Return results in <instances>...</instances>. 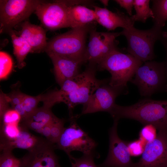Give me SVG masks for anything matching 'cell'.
Masks as SVG:
<instances>
[{
    "instance_id": "1",
    "label": "cell",
    "mask_w": 167,
    "mask_h": 167,
    "mask_svg": "<svg viewBox=\"0 0 167 167\" xmlns=\"http://www.w3.org/2000/svg\"><path fill=\"white\" fill-rule=\"evenodd\" d=\"M109 113L114 119H132L143 125L152 124L159 131H167V100L147 98L128 106L115 104Z\"/></svg>"
},
{
    "instance_id": "2",
    "label": "cell",
    "mask_w": 167,
    "mask_h": 167,
    "mask_svg": "<svg viewBox=\"0 0 167 167\" xmlns=\"http://www.w3.org/2000/svg\"><path fill=\"white\" fill-rule=\"evenodd\" d=\"M143 63L131 54L117 49L105 57L97 66L99 70H106L111 74L110 86L128 90L127 83L133 78L136 70Z\"/></svg>"
},
{
    "instance_id": "3",
    "label": "cell",
    "mask_w": 167,
    "mask_h": 167,
    "mask_svg": "<svg viewBox=\"0 0 167 167\" xmlns=\"http://www.w3.org/2000/svg\"><path fill=\"white\" fill-rule=\"evenodd\" d=\"M92 28L89 25L72 28L56 36L48 42L45 51L83 63L87 36Z\"/></svg>"
},
{
    "instance_id": "4",
    "label": "cell",
    "mask_w": 167,
    "mask_h": 167,
    "mask_svg": "<svg viewBox=\"0 0 167 167\" xmlns=\"http://www.w3.org/2000/svg\"><path fill=\"white\" fill-rule=\"evenodd\" d=\"M167 78L164 62L152 60L143 62L136 70L130 82L136 86L141 96L167 92Z\"/></svg>"
},
{
    "instance_id": "5",
    "label": "cell",
    "mask_w": 167,
    "mask_h": 167,
    "mask_svg": "<svg viewBox=\"0 0 167 167\" xmlns=\"http://www.w3.org/2000/svg\"><path fill=\"white\" fill-rule=\"evenodd\" d=\"M120 33L126 38L128 54L143 62L155 58L154 45L161 38V28L153 25L149 29L141 30L133 26L123 29Z\"/></svg>"
},
{
    "instance_id": "6",
    "label": "cell",
    "mask_w": 167,
    "mask_h": 167,
    "mask_svg": "<svg viewBox=\"0 0 167 167\" xmlns=\"http://www.w3.org/2000/svg\"><path fill=\"white\" fill-rule=\"evenodd\" d=\"M75 116L70 118V124L65 127L58 141L55 145V148L64 151L71 159L73 156L71 152L77 151L84 154L94 153L97 143L83 130L76 123Z\"/></svg>"
},
{
    "instance_id": "7",
    "label": "cell",
    "mask_w": 167,
    "mask_h": 167,
    "mask_svg": "<svg viewBox=\"0 0 167 167\" xmlns=\"http://www.w3.org/2000/svg\"><path fill=\"white\" fill-rule=\"evenodd\" d=\"M43 1L0 0V31L9 32L28 18Z\"/></svg>"
},
{
    "instance_id": "8",
    "label": "cell",
    "mask_w": 167,
    "mask_h": 167,
    "mask_svg": "<svg viewBox=\"0 0 167 167\" xmlns=\"http://www.w3.org/2000/svg\"><path fill=\"white\" fill-rule=\"evenodd\" d=\"M88 43L85 51L84 62L97 65L105 57L118 49L116 38L120 32H100L93 28L89 32Z\"/></svg>"
},
{
    "instance_id": "9",
    "label": "cell",
    "mask_w": 167,
    "mask_h": 167,
    "mask_svg": "<svg viewBox=\"0 0 167 167\" xmlns=\"http://www.w3.org/2000/svg\"><path fill=\"white\" fill-rule=\"evenodd\" d=\"M96 66L89 64L84 71L85 77L78 87L71 92L61 95L62 102L68 106L70 118L74 116L73 111L76 106L85 104L97 88L109 80H100L96 78Z\"/></svg>"
},
{
    "instance_id": "10",
    "label": "cell",
    "mask_w": 167,
    "mask_h": 167,
    "mask_svg": "<svg viewBox=\"0 0 167 167\" xmlns=\"http://www.w3.org/2000/svg\"><path fill=\"white\" fill-rule=\"evenodd\" d=\"M70 6L66 0L42 1L35 12L45 27L50 30H56L68 27V10Z\"/></svg>"
},
{
    "instance_id": "11",
    "label": "cell",
    "mask_w": 167,
    "mask_h": 167,
    "mask_svg": "<svg viewBox=\"0 0 167 167\" xmlns=\"http://www.w3.org/2000/svg\"><path fill=\"white\" fill-rule=\"evenodd\" d=\"M118 120L114 119L112 126L109 130V148L108 156L104 162L97 167H132L128 143L118 136L117 126Z\"/></svg>"
},
{
    "instance_id": "12",
    "label": "cell",
    "mask_w": 167,
    "mask_h": 167,
    "mask_svg": "<svg viewBox=\"0 0 167 167\" xmlns=\"http://www.w3.org/2000/svg\"><path fill=\"white\" fill-rule=\"evenodd\" d=\"M135 167H167V131H159L157 137L147 143Z\"/></svg>"
},
{
    "instance_id": "13",
    "label": "cell",
    "mask_w": 167,
    "mask_h": 167,
    "mask_svg": "<svg viewBox=\"0 0 167 167\" xmlns=\"http://www.w3.org/2000/svg\"><path fill=\"white\" fill-rule=\"evenodd\" d=\"M102 85L97 88L84 105L80 115L99 111L109 113L114 107L117 97L121 94H126L128 90L113 88L108 85Z\"/></svg>"
},
{
    "instance_id": "14",
    "label": "cell",
    "mask_w": 167,
    "mask_h": 167,
    "mask_svg": "<svg viewBox=\"0 0 167 167\" xmlns=\"http://www.w3.org/2000/svg\"><path fill=\"white\" fill-rule=\"evenodd\" d=\"M55 149L54 144L43 139L23 157L25 167H61Z\"/></svg>"
},
{
    "instance_id": "15",
    "label": "cell",
    "mask_w": 167,
    "mask_h": 167,
    "mask_svg": "<svg viewBox=\"0 0 167 167\" xmlns=\"http://www.w3.org/2000/svg\"><path fill=\"white\" fill-rule=\"evenodd\" d=\"M96 21L109 31L118 27L126 29L134 26L135 22L131 16L119 12H113L105 7L93 6Z\"/></svg>"
},
{
    "instance_id": "16",
    "label": "cell",
    "mask_w": 167,
    "mask_h": 167,
    "mask_svg": "<svg viewBox=\"0 0 167 167\" xmlns=\"http://www.w3.org/2000/svg\"><path fill=\"white\" fill-rule=\"evenodd\" d=\"M47 54L52 61L55 79L60 86L66 80L79 74V66L82 63L53 53Z\"/></svg>"
},
{
    "instance_id": "17",
    "label": "cell",
    "mask_w": 167,
    "mask_h": 167,
    "mask_svg": "<svg viewBox=\"0 0 167 167\" xmlns=\"http://www.w3.org/2000/svg\"><path fill=\"white\" fill-rule=\"evenodd\" d=\"M21 29L16 34L25 40L32 49V53H40L45 51L47 42L45 31L41 27L25 22L21 25Z\"/></svg>"
},
{
    "instance_id": "18",
    "label": "cell",
    "mask_w": 167,
    "mask_h": 167,
    "mask_svg": "<svg viewBox=\"0 0 167 167\" xmlns=\"http://www.w3.org/2000/svg\"><path fill=\"white\" fill-rule=\"evenodd\" d=\"M68 27L71 29L91 25L96 21L95 12L84 5L70 6L68 10Z\"/></svg>"
},
{
    "instance_id": "19",
    "label": "cell",
    "mask_w": 167,
    "mask_h": 167,
    "mask_svg": "<svg viewBox=\"0 0 167 167\" xmlns=\"http://www.w3.org/2000/svg\"><path fill=\"white\" fill-rule=\"evenodd\" d=\"M51 108L45 105L37 108L33 113L22 121V124L35 131L43 128L51 122L56 116L52 113Z\"/></svg>"
},
{
    "instance_id": "20",
    "label": "cell",
    "mask_w": 167,
    "mask_h": 167,
    "mask_svg": "<svg viewBox=\"0 0 167 167\" xmlns=\"http://www.w3.org/2000/svg\"><path fill=\"white\" fill-rule=\"evenodd\" d=\"M28 129L22 124L19 135L13 141L0 146L1 150L12 151L15 148H19L29 151L35 148L43 139L32 135L29 132Z\"/></svg>"
},
{
    "instance_id": "21",
    "label": "cell",
    "mask_w": 167,
    "mask_h": 167,
    "mask_svg": "<svg viewBox=\"0 0 167 167\" xmlns=\"http://www.w3.org/2000/svg\"><path fill=\"white\" fill-rule=\"evenodd\" d=\"M13 47V53L16 57L19 68H23L26 64L24 60L29 53H32L30 45L23 38L16 34L13 30L9 32Z\"/></svg>"
},
{
    "instance_id": "22",
    "label": "cell",
    "mask_w": 167,
    "mask_h": 167,
    "mask_svg": "<svg viewBox=\"0 0 167 167\" xmlns=\"http://www.w3.org/2000/svg\"><path fill=\"white\" fill-rule=\"evenodd\" d=\"M154 25L161 28L167 20V0H152Z\"/></svg>"
},
{
    "instance_id": "23",
    "label": "cell",
    "mask_w": 167,
    "mask_h": 167,
    "mask_svg": "<svg viewBox=\"0 0 167 167\" xmlns=\"http://www.w3.org/2000/svg\"><path fill=\"white\" fill-rule=\"evenodd\" d=\"M149 0H134V6L135 14L131 16L135 21L145 23L149 18H154L153 13L149 7Z\"/></svg>"
},
{
    "instance_id": "24",
    "label": "cell",
    "mask_w": 167,
    "mask_h": 167,
    "mask_svg": "<svg viewBox=\"0 0 167 167\" xmlns=\"http://www.w3.org/2000/svg\"><path fill=\"white\" fill-rule=\"evenodd\" d=\"M13 62L11 57L7 53L0 52V79H6L11 73Z\"/></svg>"
},
{
    "instance_id": "25",
    "label": "cell",
    "mask_w": 167,
    "mask_h": 167,
    "mask_svg": "<svg viewBox=\"0 0 167 167\" xmlns=\"http://www.w3.org/2000/svg\"><path fill=\"white\" fill-rule=\"evenodd\" d=\"M43 96V94H42L35 96L25 94L23 105L26 115L25 118L38 108V104L40 101H42Z\"/></svg>"
},
{
    "instance_id": "26",
    "label": "cell",
    "mask_w": 167,
    "mask_h": 167,
    "mask_svg": "<svg viewBox=\"0 0 167 167\" xmlns=\"http://www.w3.org/2000/svg\"><path fill=\"white\" fill-rule=\"evenodd\" d=\"M64 120L56 117L53 120L51 126V136L49 141L56 144L58 141L65 127L64 126Z\"/></svg>"
},
{
    "instance_id": "27",
    "label": "cell",
    "mask_w": 167,
    "mask_h": 167,
    "mask_svg": "<svg viewBox=\"0 0 167 167\" xmlns=\"http://www.w3.org/2000/svg\"><path fill=\"white\" fill-rule=\"evenodd\" d=\"M95 156L94 153L89 154H84L79 158L73 156L70 159L71 167H97L94 161Z\"/></svg>"
},
{
    "instance_id": "28",
    "label": "cell",
    "mask_w": 167,
    "mask_h": 167,
    "mask_svg": "<svg viewBox=\"0 0 167 167\" xmlns=\"http://www.w3.org/2000/svg\"><path fill=\"white\" fill-rule=\"evenodd\" d=\"M156 130L152 124L144 125L139 132V139L146 143L152 141L157 137Z\"/></svg>"
},
{
    "instance_id": "29",
    "label": "cell",
    "mask_w": 167,
    "mask_h": 167,
    "mask_svg": "<svg viewBox=\"0 0 167 167\" xmlns=\"http://www.w3.org/2000/svg\"><path fill=\"white\" fill-rule=\"evenodd\" d=\"M21 121L20 115L12 108L8 109L0 118L1 124H19Z\"/></svg>"
},
{
    "instance_id": "30",
    "label": "cell",
    "mask_w": 167,
    "mask_h": 167,
    "mask_svg": "<svg viewBox=\"0 0 167 167\" xmlns=\"http://www.w3.org/2000/svg\"><path fill=\"white\" fill-rule=\"evenodd\" d=\"M12 151L9 150L2 151L0 156V167H13L18 162L19 159L13 155Z\"/></svg>"
},
{
    "instance_id": "31",
    "label": "cell",
    "mask_w": 167,
    "mask_h": 167,
    "mask_svg": "<svg viewBox=\"0 0 167 167\" xmlns=\"http://www.w3.org/2000/svg\"><path fill=\"white\" fill-rule=\"evenodd\" d=\"M146 143L139 139L128 142V147L131 156H137L143 153Z\"/></svg>"
},
{
    "instance_id": "32",
    "label": "cell",
    "mask_w": 167,
    "mask_h": 167,
    "mask_svg": "<svg viewBox=\"0 0 167 167\" xmlns=\"http://www.w3.org/2000/svg\"><path fill=\"white\" fill-rule=\"evenodd\" d=\"M9 94H7L9 103L12 108L23 104L25 94L22 92L19 88H14Z\"/></svg>"
},
{
    "instance_id": "33",
    "label": "cell",
    "mask_w": 167,
    "mask_h": 167,
    "mask_svg": "<svg viewBox=\"0 0 167 167\" xmlns=\"http://www.w3.org/2000/svg\"><path fill=\"white\" fill-rule=\"evenodd\" d=\"M9 101L6 94L1 92L0 96V116L1 118L9 108Z\"/></svg>"
},
{
    "instance_id": "34",
    "label": "cell",
    "mask_w": 167,
    "mask_h": 167,
    "mask_svg": "<svg viewBox=\"0 0 167 167\" xmlns=\"http://www.w3.org/2000/svg\"><path fill=\"white\" fill-rule=\"evenodd\" d=\"M114 1L125 9L130 16L132 15V10L134 6V0H115Z\"/></svg>"
},
{
    "instance_id": "35",
    "label": "cell",
    "mask_w": 167,
    "mask_h": 167,
    "mask_svg": "<svg viewBox=\"0 0 167 167\" xmlns=\"http://www.w3.org/2000/svg\"><path fill=\"white\" fill-rule=\"evenodd\" d=\"M53 120L51 122L46 124L44 127L43 133L42 134V135L45 136L46 139L49 141L51 136L52 125Z\"/></svg>"
},
{
    "instance_id": "36",
    "label": "cell",
    "mask_w": 167,
    "mask_h": 167,
    "mask_svg": "<svg viewBox=\"0 0 167 167\" xmlns=\"http://www.w3.org/2000/svg\"><path fill=\"white\" fill-rule=\"evenodd\" d=\"M101 1L105 6H106L108 5V0H101Z\"/></svg>"
},
{
    "instance_id": "37",
    "label": "cell",
    "mask_w": 167,
    "mask_h": 167,
    "mask_svg": "<svg viewBox=\"0 0 167 167\" xmlns=\"http://www.w3.org/2000/svg\"><path fill=\"white\" fill-rule=\"evenodd\" d=\"M165 70H166V74L167 78V61L166 65H165Z\"/></svg>"
},
{
    "instance_id": "38",
    "label": "cell",
    "mask_w": 167,
    "mask_h": 167,
    "mask_svg": "<svg viewBox=\"0 0 167 167\" xmlns=\"http://www.w3.org/2000/svg\"><path fill=\"white\" fill-rule=\"evenodd\" d=\"M132 167H135L133 166Z\"/></svg>"
}]
</instances>
